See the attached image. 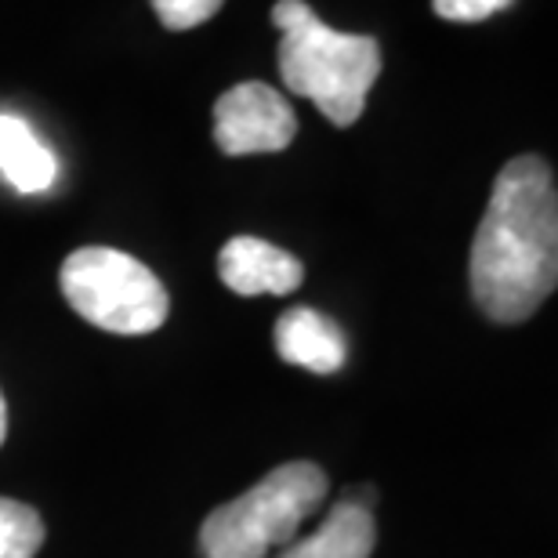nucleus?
I'll return each instance as SVG.
<instances>
[{
	"label": "nucleus",
	"instance_id": "7",
	"mask_svg": "<svg viewBox=\"0 0 558 558\" xmlns=\"http://www.w3.org/2000/svg\"><path fill=\"white\" fill-rule=\"evenodd\" d=\"M276 352L279 360L290 366H301L308 374L330 377L344 366V333L330 316H323L316 308H287L276 319Z\"/></svg>",
	"mask_w": 558,
	"mask_h": 558
},
{
	"label": "nucleus",
	"instance_id": "13",
	"mask_svg": "<svg viewBox=\"0 0 558 558\" xmlns=\"http://www.w3.org/2000/svg\"><path fill=\"white\" fill-rule=\"evenodd\" d=\"M4 435H8V407H4V396H0V446H4Z\"/></svg>",
	"mask_w": 558,
	"mask_h": 558
},
{
	"label": "nucleus",
	"instance_id": "3",
	"mask_svg": "<svg viewBox=\"0 0 558 558\" xmlns=\"http://www.w3.org/2000/svg\"><path fill=\"white\" fill-rule=\"evenodd\" d=\"M327 472L312 461L272 468L258 486L215 508L199 526V558H269L298 541L327 500Z\"/></svg>",
	"mask_w": 558,
	"mask_h": 558
},
{
	"label": "nucleus",
	"instance_id": "5",
	"mask_svg": "<svg viewBox=\"0 0 558 558\" xmlns=\"http://www.w3.org/2000/svg\"><path fill=\"white\" fill-rule=\"evenodd\" d=\"M298 135L294 109L276 87L243 81L215 102V142L226 156L283 153Z\"/></svg>",
	"mask_w": 558,
	"mask_h": 558
},
{
	"label": "nucleus",
	"instance_id": "8",
	"mask_svg": "<svg viewBox=\"0 0 558 558\" xmlns=\"http://www.w3.org/2000/svg\"><path fill=\"white\" fill-rule=\"evenodd\" d=\"M377 544L374 515L363 500H338L308 537L290 541L276 558H371Z\"/></svg>",
	"mask_w": 558,
	"mask_h": 558
},
{
	"label": "nucleus",
	"instance_id": "10",
	"mask_svg": "<svg viewBox=\"0 0 558 558\" xmlns=\"http://www.w3.org/2000/svg\"><path fill=\"white\" fill-rule=\"evenodd\" d=\"M44 544V519L22 500L0 497V558H33Z\"/></svg>",
	"mask_w": 558,
	"mask_h": 558
},
{
	"label": "nucleus",
	"instance_id": "2",
	"mask_svg": "<svg viewBox=\"0 0 558 558\" xmlns=\"http://www.w3.org/2000/svg\"><path fill=\"white\" fill-rule=\"evenodd\" d=\"M279 37V76L294 95L312 98L333 128H352L363 117L366 95L381 73V44L363 33L330 29L305 0L272 8Z\"/></svg>",
	"mask_w": 558,
	"mask_h": 558
},
{
	"label": "nucleus",
	"instance_id": "9",
	"mask_svg": "<svg viewBox=\"0 0 558 558\" xmlns=\"http://www.w3.org/2000/svg\"><path fill=\"white\" fill-rule=\"evenodd\" d=\"M0 174L19 193H44L59 178V160L37 138L26 120L15 113H0Z\"/></svg>",
	"mask_w": 558,
	"mask_h": 558
},
{
	"label": "nucleus",
	"instance_id": "11",
	"mask_svg": "<svg viewBox=\"0 0 558 558\" xmlns=\"http://www.w3.org/2000/svg\"><path fill=\"white\" fill-rule=\"evenodd\" d=\"M221 4H226V0H153V11L167 29L182 33V29H196L199 22L215 19Z\"/></svg>",
	"mask_w": 558,
	"mask_h": 558
},
{
	"label": "nucleus",
	"instance_id": "12",
	"mask_svg": "<svg viewBox=\"0 0 558 558\" xmlns=\"http://www.w3.org/2000/svg\"><path fill=\"white\" fill-rule=\"evenodd\" d=\"M511 4H515V0H432L435 15L446 22H483Z\"/></svg>",
	"mask_w": 558,
	"mask_h": 558
},
{
	"label": "nucleus",
	"instance_id": "4",
	"mask_svg": "<svg viewBox=\"0 0 558 558\" xmlns=\"http://www.w3.org/2000/svg\"><path fill=\"white\" fill-rule=\"evenodd\" d=\"M62 294L81 319L98 330L153 333L167 323L171 298L149 265L113 247H81L62 262Z\"/></svg>",
	"mask_w": 558,
	"mask_h": 558
},
{
	"label": "nucleus",
	"instance_id": "6",
	"mask_svg": "<svg viewBox=\"0 0 558 558\" xmlns=\"http://www.w3.org/2000/svg\"><path fill=\"white\" fill-rule=\"evenodd\" d=\"M218 276L232 294L258 298V294H290L305 279V265L269 240L236 236L218 254Z\"/></svg>",
	"mask_w": 558,
	"mask_h": 558
},
{
	"label": "nucleus",
	"instance_id": "1",
	"mask_svg": "<svg viewBox=\"0 0 558 558\" xmlns=\"http://www.w3.org/2000/svg\"><path fill=\"white\" fill-rule=\"evenodd\" d=\"M472 298L494 323H522L558 283V193L541 156H515L497 174L472 243Z\"/></svg>",
	"mask_w": 558,
	"mask_h": 558
}]
</instances>
